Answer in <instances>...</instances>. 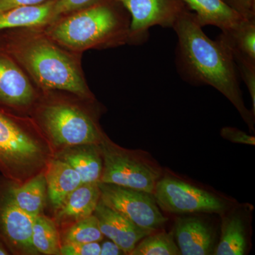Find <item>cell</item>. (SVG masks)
Instances as JSON below:
<instances>
[{"label": "cell", "mask_w": 255, "mask_h": 255, "mask_svg": "<svg viewBox=\"0 0 255 255\" xmlns=\"http://www.w3.org/2000/svg\"><path fill=\"white\" fill-rule=\"evenodd\" d=\"M196 15L187 9L174 23L177 37L176 63L183 80L194 85H209L226 97L251 130L255 116L247 109L240 87L239 74L228 47L211 39L203 31Z\"/></svg>", "instance_id": "obj_1"}, {"label": "cell", "mask_w": 255, "mask_h": 255, "mask_svg": "<svg viewBox=\"0 0 255 255\" xmlns=\"http://www.w3.org/2000/svg\"><path fill=\"white\" fill-rule=\"evenodd\" d=\"M4 36L2 49L44 91L63 90L92 99L81 66L80 53L51 39L42 28H13Z\"/></svg>", "instance_id": "obj_2"}, {"label": "cell", "mask_w": 255, "mask_h": 255, "mask_svg": "<svg viewBox=\"0 0 255 255\" xmlns=\"http://www.w3.org/2000/svg\"><path fill=\"white\" fill-rule=\"evenodd\" d=\"M130 16L120 0H102L43 27L55 43L81 53L128 43Z\"/></svg>", "instance_id": "obj_3"}, {"label": "cell", "mask_w": 255, "mask_h": 255, "mask_svg": "<svg viewBox=\"0 0 255 255\" xmlns=\"http://www.w3.org/2000/svg\"><path fill=\"white\" fill-rule=\"evenodd\" d=\"M98 145L103 160L100 182L153 194L162 174L155 164L117 147L105 135Z\"/></svg>", "instance_id": "obj_4"}, {"label": "cell", "mask_w": 255, "mask_h": 255, "mask_svg": "<svg viewBox=\"0 0 255 255\" xmlns=\"http://www.w3.org/2000/svg\"><path fill=\"white\" fill-rule=\"evenodd\" d=\"M40 120L55 145H99L104 136L93 117L73 104L47 105L42 109Z\"/></svg>", "instance_id": "obj_5"}, {"label": "cell", "mask_w": 255, "mask_h": 255, "mask_svg": "<svg viewBox=\"0 0 255 255\" xmlns=\"http://www.w3.org/2000/svg\"><path fill=\"white\" fill-rule=\"evenodd\" d=\"M153 196L159 209L174 214H224L226 201L212 194L171 177H161Z\"/></svg>", "instance_id": "obj_6"}, {"label": "cell", "mask_w": 255, "mask_h": 255, "mask_svg": "<svg viewBox=\"0 0 255 255\" xmlns=\"http://www.w3.org/2000/svg\"><path fill=\"white\" fill-rule=\"evenodd\" d=\"M99 187L101 201L137 227L157 232L167 222L153 194L102 182H99Z\"/></svg>", "instance_id": "obj_7"}, {"label": "cell", "mask_w": 255, "mask_h": 255, "mask_svg": "<svg viewBox=\"0 0 255 255\" xmlns=\"http://www.w3.org/2000/svg\"><path fill=\"white\" fill-rule=\"evenodd\" d=\"M130 16L128 43L141 45L152 26L173 28L178 18L189 9L182 0H120Z\"/></svg>", "instance_id": "obj_8"}, {"label": "cell", "mask_w": 255, "mask_h": 255, "mask_svg": "<svg viewBox=\"0 0 255 255\" xmlns=\"http://www.w3.org/2000/svg\"><path fill=\"white\" fill-rule=\"evenodd\" d=\"M43 156L40 142L0 112V167L7 173H16L39 164Z\"/></svg>", "instance_id": "obj_9"}, {"label": "cell", "mask_w": 255, "mask_h": 255, "mask_svg": "<svg viewBox=\"0 0 255 255\" xmlns=\"http://www.w3.org/2000/svg\"><path fill=\"white\" fill-rule=\"evenodd\" d=\"M172 234L181 255H214L216 248L214 230L202 218H178Z\"/></svg>", "instance_id": "obj_10"}, {"label": "cell", "mask_w": 255, "mask_h": 255, "mask_svg": "<svg viewBox=\"0 0 255 255\" xmlns=\"http://www.w3.org/2000/svg\"><path fill=\"white\" fill-rule=\"evenodd\" d=\"M94 215L98 219L103 236L115 243L125 254L130 255L142 238L152 233L137 227L123 215L105 205L101 199Z\"/></svg>", "instance_id": "obj_11"}, {"label": "cell", "mask_w": 255, "mask_h": 255, "mask_svg": "<svg viewBox=\"0 0 255 255\" xmlns=\"http://www.w3.org/2000/svg\"><path fill=\"white\" fill-rule=\"evenodd\" d=\"M35 90L21 67L10 55L0 53V102L26 107L35 100Z\"/></svg>", "instance_id": "obj_12"}, {"label": "cell", "mask_w": 255, "mask_h": 255, "mask_svg": "<svg viewBox=\"0 0 255 255\" xmlns=\"http://www.w3.org/2000/svg\"><path fill=\"white\" fill-rule=\"evenodd\" d=\"M35 218L26 214L7 195L0 206V225L5 237L14 247L27 252H36L32 243Z\"/></svg>", "instance_id": "obj_13"}, {"label": "cell", "mask_w": 255, "mask_h": 255, "mask_svg": "<svg viewBox=\"0 0 255 255\" xmlns=\"http://www.w3.org/2000/svg\"><path fill=\"white\" fill-rule=\"evenodd\" d=\"M217 38L231 51L236 67H255V19L245 18Z\"/></svg>", "instance_id": "obj_14"}, {"label": "cell", "mask_w": 255, "mask_h": 255, "mask_svg": "<svg viewBox=\"0 0 255 255\" xmlns=\"http://www.w3.org/2000/svg\"><path fill=\"white\" fill-rule=\"evenodd\" d=\"M101 199L99 182L82 184L58 209V223H75L92 216Z\"/></svg>", "instance_id": "obj_15"}, {"label": "cell", "mask_w": 255, "mask_h": 255, "mask_svg": "<svg viewBox=\"0 0 255 255\" xmlns=\"http://www.w3.org/2000/svg\"><path fill=\"white\" fill-rule=\"evenodd\" d=\"M45 178L48 198L55 209H59L67 197L82 184L76 170L60 158L50 162Z\"/></svg>", "instance_id": "obj_16"}, {"label": "cell", "mask_w": 255, "mask_h": 255, "mask_svg": "<svg viewBox=\"0 0 255 255\" xmlns=\"http://www.w3.org/2000/svg\"><path fill=\"white\" fill-rule=\"evenodd\" d=\"M55 0L42 4L16 6L0 11V30L18 28H42L52 21Z\"/></svg>", "instance_id": "obj_17"}, {"label": "cell", "mask_w": 255, "mask_h": 255, "mask_svg": "<svg viewBox=\"0 0 255 255\" xmlns=\"http://www.w3.org/2000/svg\"><path fill=\"white\" fill-rule=\"evenodd\" d=\"M196 15L202 27L214 26L221 31L229 29L245 19L221 0H182Z\"/></svg>", "instance_id": "obj_18"}, {"label": "cell", "mask_w": 255, "mask_h": 255, "mask_svg": "<svg viewBox=\"0 0 255 255\" xmlns=\"http://www.w3.org/2000/svg\"><path fill=\"white\" fill-rule=\"evenodd\" d=\"M248 249L246 219L240 211H233L223 218L221 238L214 255H243Z\"/></svg>", "instance_id": "obj_19"}, {"label": "cell", "mask_w": 255, "mask_h": 255, "mask_svg": "<svg viewBox=\"0 0 255 255\" xmlns=\"http://www.w3.org/2000/svg\"><path fill=\"white\" fill-rule=\"evenodd\" d=\"M60 158L76 170L82 184L100 182L103 160L98 145H79L62 154Z\"/></svg>", "instance_id": "obj_20"}, {"label": "cell", "mask_w": 255, "mask_h": 255, "mask_svg": "<svg viewBox=\"0 0 255 255\" xmlns=\"http://www.w3.org/2000/svg\"><path fill=\"white\" fill-rule=\"evenodd\" d=\"M46 192V178L41 174L21 187L11 188L8 195L20 209L36 218L44 206Z\"/></svg>", "instance_id": "obj_21"}, {"label": "cell", "mask_w": 255, "mask_h": 255, "mask_svg": "<svg viewBox=\"0 0 255 255\" xmlns=\"http://www.w3.org/2000/svg\"><path fill=\"white\" fill-rule=\"evenodd\" d=\"M32 243L38 253L47 255H60L59 235L53 221L38 215L34 219Z\"/></svg>", "instance_id": "obj_22"}, {"label": "cell", "mask_w": 255, "mask_h": 255, "mask_svg": "<svg viewBox=\"0 0 255 255\" xmlns=\"http://www.w3.org/2000/svg\"><path fill=\"white\" fill-rule=\"evenodd\" d=\"M130 255H178L181 253L172 233L154 232L142 238Z\"/></svg>", "instance_id": "obj_23"}, {"label": "cell", "mask_w": 255, "mask_h": 255, "mask_svg": "<svg viewBox=\"0 0 255 255\" xmlns=\"http://www.w3.org/2000/svg\"><path fill=\"white\" fill-rule=\"evenodd\" d=\"M105 236L101 232L99 221L95 215L74 223L65 233V243L100 242Z\"/></svg>", "instance_id": "obj_24"}, {"label": "cell", "mask_w": 255, "mask_h": 255, "mask_svg": "<svg viewBox=\"0 0 255 255\" xmlns=\"http://www.w3.org/2000/svg\"><path fill=\"white\" fill-rule=\"evenodd\" d=\"M101 1L102 0H55L52 11L51 23L62 16L86 9Z\"/></svg>", "instance_id": "obj_25"}, {"label": "cell", "mask_w": 255, "mask_h": 255, "mask_svg": "<svg viewBox=\"0 0 255 255\" xmlns=\"http://www.w3.org/2000/svg\"><path fill=\"white\" fill-rule=\"evenodd\" d=\"M100 242L94 243H67L60 247V255H100Z\"/></svg>", "instance_id": "obj_26"}, {"label": "cell", "mask_w": 255, "mask_h": 255, "mask_svg": "<svg viewBox=\"0 0 255 255\" xmlns=\"http://www.w3.org/2000/svg\"><path fill=\"white\" fill-rule=\"evenodd\" d=\"M230 9L246 19H255V0H221Z\"/></svg>", "instance_id": "obj_27"}, {"label": "cell", "mask_w": 255, "mask_h": 255, "mask_svg": "<svg viewBox=\"0 0 255 255\" xmlns=\"http://www.w3.org/2000/svg\"><path fill=\"white\" fill-rule=\"evenodd\" d=\"M221 135L223 138L235 143L255 145V137L248 135L236 128L224 127L221 129Z\"/></svg>", "instance_id": "obj_28"}, {"label": "cell", "mask_w": 255, "mask_h": 255, "mask_svg": "<svg viewBox=\"0 0 255 255\" xmlns=\"http://www.w3.org/2000/svg\"><path fill=\"white\" fill-rule=\"evenodd\" d=\"M50 0H0V11H6L16 6L42 4Z\"/></svg>", "instance_id": "obj_29"}, {"label": "cell", "mask_w": 255, "mask_h": 255, "mask_svg": "<svg viewBox=\"0 0 255 255\" xmlns=\"http://www.w3.org/2000/svg\"><path fill=\"white\" fill-rule=\"evenodd\" d=\"M101 246L100 255H126L124 252L113 241H106Z\"/></svg>", "instance_id": "obj_30"}, {"label": "cell", "mask_w": 255, "mask_h": 255, "mask_svg": "<svg viewBox=\"0 0 255 255\" xmlns=\"http://www.w3.org/2000/svg\"><path fill=\"white\" fill-rule=\"evenodd\" d=\"M9 255V253L6 251V249L3 247L2 245L0 244V255Z\"/></svg>", "instance_id": "obj_31"}]
</instances>
